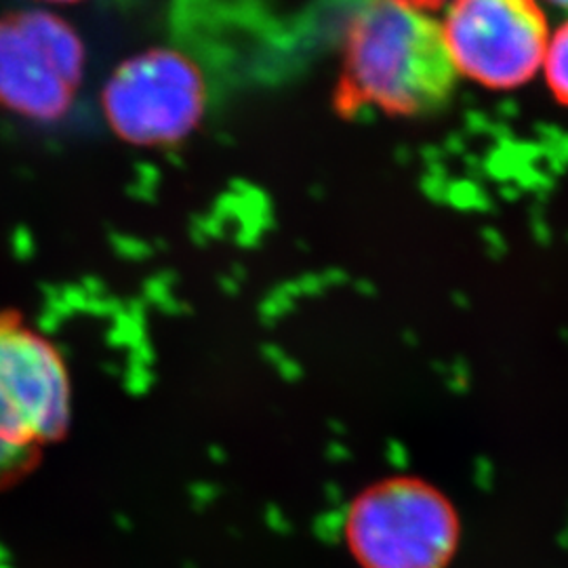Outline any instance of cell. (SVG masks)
Here are the masks:
<instances>
[{
    "label": "cell",
    "instance_id": "obj_4",
    "mask_svg": "<svg viewBox=\"0 0 568 568\" xmlns=\"http://www.w3.org/2000/svg\"><path fill=\"white\" fill-rule=\"evenodd\" d=\"M206 84L199 65L171 49H150L114 70L103 87L112 131L135 145H171L203 121Z\"/></svg>",
    "mask_w": 568,
    "mask_h": 568
},
{
    "label": "cell",
    "instance_id": "obj_5",
    "mask_svg": "<svg viewBox=\"0 0 568 568\" xmlns=\"http://www.w3.org/2000/svg\"><path fill=\"white\" fill-rule=\"evenodd\" d=\"M84 72V47L65 21L47 11L0 18V105L23 119L55 122L68 114Z\"/></svg>",
    "mask_w": 568,
    "mask_h": 568
},
{
    "label": "cell",
    "instance_id": "obj_2",
    "mask_svg": "<svg viewBox=\"0 0 568 568\" xmlns=\"http://www.w3.org/2000/svg\"><path fill=\"white\" fill-rule=\"evenodd\" d=\"M70 417V371L58 345L20 314L0 312V493L37 466Z\"/></svg>",
    "mask_w": 568,
    "mask_h": 568
},
{
    "label": "cell",
    "instance_id": "obj_10",
    "mask_svg": "<svg viewBox=\"0 0 568 568\" xmlns=\"http://www.w3.org/2000/svg\"><path fill=\"white\" fill-rule=\"evenodd\" d=\"M44 2H79V0H44Z\"/></svg>",
    "mask_w": 568,
    "mask_h": 568
},
{
    "label": "cell",
    "instance_id": "obj_9",
    "mask_svg": "<svg viewBox=\"0 0 568 568\" xmlns=\"http://www.w3.org/2000/svg\"><path fill=\"white\" fill-rule=\"evenodd\" d=\"M549 2H554V4H560V7H567L568 9V0H549Z\"/></svg>",
    "mask_w": 568,
    "mask_h": 568
},
{
    "label": "cell",
    "instance_id": "obj_1",
    "mask_svg": "<svg viewBox=\"0 0 568 568\" xmlns=\"http://www.w3.org/2000/svg\"><path fill=\"white\" fill-rule=\"evenodd\" d=\"M457 82L443 26L406 0H366L347 21L333 105L354 119L365 108L427 116L447 105Z\"/></svg>",
    "mask_w": 568,
    "mask_h": 568
},
{
    "label": "cell",
    "instance_id": "obj_6",
    "mask_svg": "<svg viewBox=\"0 0 568 568\" xmlns=\"http://www.w3.org/2000/svg\"><path fill=\"white\" fill-rule=\"evenodd\" d=\"M443 34L455 70L497 91L527 84L544 65L549 44L537 0H455Z\"/></svg>",
    "mask_w": 568,
    "mask_h": 568
},
{
    "label": "cell",
    "instance_id": "obj_7",
    "mask_svg": "<svg viewBox=\"0 0 568 568\" xmlns=\"http://www.w3.org/2000/svg\"><path fill=\"white\" fill-rule=\"evenodd\" d=\"M544 68L554 98L568 108V20L549 37Z\"/></svg>",
    "mask_w": 568,
    "mask_h": 568
},
{
    "label": "cell",
    "instance_id": "obj_8",
    "mask_svg": "<svg viewBox=\"0 0 568 568\" xmlns=\"http://www.w3.org/2000/svg\"><path fill=\"white\" fill-rule=\"evenodd\" d=\"M406 2H410V4H415V7H419V9H432V7H436L440 0H406Z\"/></svg>",
    "mask_w": 568,
    "mask_h": 568
},
{
    "label": "cell",
    "instance_id": "obj_3",
    "mask_svg": "<svg viewBox=\"0 0 568 568\" xmlns=\"http://www.w3.org/2000/svg\"><path fill=\"white\" fill-rule=\"evenodd\" d=\"M345 544L361 568H447L459 548V516L422 478L394 476L356 495Z\"/></svg>",
    "mask_w": 568,
    "mask_h": 568
}]
</instances>
